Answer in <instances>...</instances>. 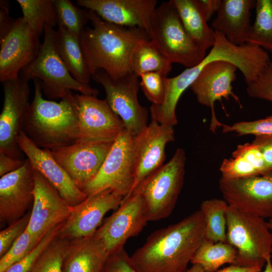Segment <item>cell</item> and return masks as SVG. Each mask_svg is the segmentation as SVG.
<instances>
[{"mask_svg":"<svg viewBox=\"0 0 272 272\" xmlns=\"http://www.w3.org/2000/svg\"><path fill=\"white\" fill-rule=\"evenodd\" d=\"M114 142L77 141L50 151L83 191L99 172Z\"/></svg>","mask_w":272,"mask_h":272,"instance_id":"8fae6325","label":"cell"},{"mask_svg":"<svg viewBox=\"0 0 272 272\" xmlns=\"http://www.w3.org/2000/svg\"><path fill=\"white\" fill-rule=\"evenodd\" d=\"M189 37L203 52L214 45L216 31L208 24L196 0H172Z\"/></svg>","mask_w":272,"mask_h":272,"instance_id":"cb8c5ba5","label":"cell"},{"mask_svg":"<svg viewBox=\"0 0 272 272\" xmlns=\"http://www.w3.org/2000/svg\"><path fill=\"white\" fill-rule=\"evenodd\" d=\"M22 17L38 35L46 26L53 28L57 25L53 0H17Z\"/></svg>","mask_w":272,"mask_h":272,"instance_id":"f1b7e54d","label":"cell"},{"mask_svg":"<svg viewBox=\"0 0 272 272\" xmlns=\"http://www.w3.org/2000/svg\"><path fill=\"white\" fill-rule=\"evenodd\" d=\"M101 272H139L123 248L110 254Z\"/></svg>","mask_w":272,"mask_h":272,"instance_id":"ab89813d","label":"cell"},{"mask_svg":"<svg viewBox=\"0 0 272 272\" xmlns=\"http://www.w3.org/2000/svg\"><path fill=\"white\" fill-rule=\"evenodd\" d=\"M255 18L246 43L272 52V0H257Z\"/></svg>","mask_w":272,"mask_h":272,"instance_id":"f546056e","label":"cell"},{"mask_svg":"<svg viewBox=\"0 0 272 272\" xmlns=\"http://www.w3.org/2000/svg\"><path fill=\"white\" fill-rule=\"evenodd\" d=\"M123 197L110 189L87 197L72 207L71 212L61 226L57 237L69 241L91 237L102 224L105 214L116 210Z\"/></svg>","mask_w":272,"mask_h":272,"instance_id":"5bb4252c","label":"cell"},{"mask_svg":"<svg viewBox=\"0 0 272 272\" xmlns=\"http://www.w3.org/2000/svg\"><path fill=\"white\" fill-rule=\"evenodd\" d=\"M252 142L257 145L268 170L272 172V135L256 136Z\"/></svg>","mask_w":272,"mask_h":272,"instance_id":"60d3db41","label":"cell"},{"mask_svg":"<svg viewBox=\"0 0 272 272\" xmlns=\"http://www.w3.org/2000/svg\"><path fill=\"white\" fill-rule=\"evenodd\" d=\"M205 239V223L199 210L152 232L130 258L139 272H186Z\"/></svg>","mask_w":272,"mask_h":272,"instance_id":"6da1fadb","label":"cell"},{"mask_svg":"<svg viewBox=\"0 0 272 272\" xmlns=\"http://www.w3.org/2000/svg\"><path fill=\"white\" fill-rule=\"evenodd\" d=\"M54 41L57 51L71 75L78 82L90 86L92 76L89 71L80 39L57 25Z\"/></svg>","mask_w":272,"mask_h":272,"instance_id":"d4e9b609","label":"cell"},{"mask_svg":"<svg viewBox=\"0 0 272 272\" xmlns=\"http://www.w3.org/2000/svg\"><path fill=\"white\" fill-rule=\"evenodd\" d=\"M166 77L156 72L148 73L140 76L141 87L152 104L158 105L163 102L166 93Z\"/></svg>","mask_w":272,"mask_h":272,"instance_id":"e575fe53","label":"cell"},{"mask_svg":"<svg viewBox=\"0 0 272 272\" xmlns=\"http://www.w3.org/2000/svg\"><path fill=\"white\" fill-rule=\"evenodd\" d=\"M237 250L228 242H213L206 239L190 263L201 266L204 272H215L225 264H235Z\"/></svg>","mask_w":272,"mask_h":272,"instance_id":"4316f807","label":"cell"},{"mask_svg":"<svg viewBox=\"0 0 272 272\" xmlns=\"http://www.w3.org/2000/svg\"><path fill=\"white\" fill-rule=\"evenodd\" d=\"M229 205L223 199L212 198L200 204L205 223V239L213 242H227L226 212Z\"/></svg>","mask_w":272,"mask_h":272,"instance_id":"83f0119b","label":"cell"},{"mask_svg":"<svg viewBox=\"0 0 272 272\" xmlns=\"http://www.w3.org/2000/svg\"><path fill=\"white\" fill-rule=\"evenodd\" d=\"M185 164V152L179 148L167 163L146 178L130 194L142 197L148 222L166 218L172 213L183 185Z\"/></svg>","mask_w":272,"mask_h":272,"instance_id":"5b68a950","label":"cell"},{"mask_svg":"<svg viewBox=\"0 0 272 272\" xmlns=\"http://www.w3.org/2000/svg\"><path fill=\"white\" fill-rule=\"evenodd\" d=\"M34 198L27 230L39 242L49 231L65 221L73 207L34 169Z\"/></svg>","mask_w":272,"mask_h":272,"instance_id":"e0dca14e","label":"cell"},{"mask_svg":"<svg viewBox=\"0 0 272 272\" xmlns=\"http://www.w3.org/2000/svg\"><path fill=\"white\" fill-rule=\"evenodd\" d=\"M0 81L16 79L37 56L41 48L39 35L22 17L0 38Z\"/></svg>","mask_w":272,"mask_h":272,"instance_id":"7c38bea8","label":"cell"},{"mask_svg":"<svg viewBox=\"0 0 272 272\" xmlns=\"http://www.w3.org/2000/svg\"><path fill=\"white\" fill-rule=\"evenodd\" d=\"M34 169L26 159L23 165L0 178V221L11 224L22 218L33 201Z\"/></svg>","mask_w":272,"mask_h":272,"instance_id":"ffe728a7","label":"cell"},{"mask_svg":"<svg viewBox=\"0 0 272 272\" xmlns=\"http://www.w3.org/2000/svg\"><path fill=\"white\" fill-rule=\"evenodd\" d=\"M186 272H204L203 268L198 264H192Z\"/></svg>","mask_w":272,"mask_h":272,"instance_id":"bcb514c9","label":"cell"},{"mask_svg":"<svg viewBox=\"0 0 272 272\" xmlns=\"http://www.w3.org/2000/svg\"><path fill=\"white\" fill-rule=\"evenodd\" d=\"M255 0H222L212 28L223 34L232 43H246L250 29L251 11Z\"/></svg>","mask_w":272,"mask_h":272,"instance_id":"7402d4cb","label":"cell"},{"mask_svg":"<svg viewBox=\"0 0 272 272\" xmlns=\"http://www.w3.org/2000/svg\"><path fill=\"white\" fill-rule=\"evenodd\" d=\"M267 223L270 230L272 232V218L268 219Z\"/></svg>","mask_w":272,"mask_h":272,"instance_id":"c3c4849f","label":"cell"},{"mask_svg":"<svg viewBox=\"0 0 272 272\" xmlns=\"http://www.w3.org/2000/svg\"><path fill=\"white\" fill-rule=\"evenodd\" d=\"M139 77L130 72L114 78L102 70L97 71L92 79L102 85L107 102L121 119L126 131L135 136L148 125L147 109L139 103Z\"/></svg>","mask_w":272,"mask_h":272,"instance_id":"9c48e42d","label":"cell"},{"mask_svg":"<svg viewBox=\"0 0 272 272\" xmlns=\"http://www.w3.org/2000/svg\"><path fill=\"white\" fill-rule=\"evenodd\" d=\"M110 254L94 235L70 241L63 272H101Z\"/></svg>","mask_w":272,"mask_h":272,"instance_id":"603a6c76","label":"cell"},{"mask_svg":"<svg viewBox=\"0 0 272 272\" xmlns=\"http://www.w3.org/2000/svg\"><path fill=\"white\" fill-rule=\"evenodd\" d=\"M134 137L125 129L117 137L99 172L83 190L87 197L108 189L123 199L129 195L134 182Z\"/></svg>","mask_w":272,"mask_h":272,"instance_id":"ba28073f","label":"cell"},{"mask_svg":"<svg viewBox=\"0 0 272 272\" xmlns=\"http://www.w3.org/2000/svg\"><path fill=\"white\" fill-rule=\"evenodd\" d=\"M232 156L240 157L256 170L258 175L270 173L257 145L253 142L239 145L233 152Z\"/></svg>","mask_w":272,"mask_h":272,"instance_id":"f35d334b","label":"cell"},{"mask_svg":"<svg viewBox=\"0 0 272 272\" xmlns=\"http://www.w3.org/2000/svg\"><path fill=\"white\" fill-rule=\"evenodd\" d=\"M18 143L33 168L49 181L70 206H75L87 197L55 160L50 150L37 146L23 131L19 135Z\"/></svg>","mask_w":272,"mask_h":272,"instance_id":"d6986e66","label":"cell"},{"mask_svg":"<svg viewBox=\"0 0 272 272\" xmlns=\"http://www.w3.org/2000/svg\"><path fill=\"white\" fill-rule=\"evenodd\" d=\"M148 222L142 197L132 194L103 220L94 236L111 254L124 248L126 241L139 234Z\"/></svg>","mask_w":272,"mask_h":272,"instance_id":"2e32d148","label":"cell"},{"mask_svg":"<svg viewBox=\"0 0 272 272\" xmlns=\"http://www.w3.org/2000/svg\"><path fill=\"white\" fill-rule=\"evenodd\" d=\"M174 139L173 126L160 124L153 119L134 137V182L130 194L142 181L163 164L166 146Z\"/></svg>","mask_w":272,"mask_h":272,"instance_id":"ac0fdd59","label":"cell"},{"mask_svg":"<svg viewBox=\"0 0 272 272\" xmlns=\"http://www.w3.org/2000/svg\"><path fill=\"white\" fill-rule=\"evenodd\" d=\"M262 267L259 266H245L235 264L217 270L215 272H261Z\"/></svg>","mask_w":272,"mask_h":272,"instance_id":"f6af8a7d","label":"cell"},{"mask_svg":"<svg viewBox=\"0 0 272 272\" xmlns=\"http://www.w3.org/2000/svg\"><path fill=\"white\" fill-rule=\"evenodd\" d=\"M88 11L92 27H86L80 42L91 76L99 70L114 78L131 72L134 50L142 41L151 40L147 32L140 28L107 22L95 12Z\"/></svg>","mask_w":272,"mask_h":272,"instance_id":"7a4b0ae2","label":"cell"},{"mask_svg":"<svg viewBox=\"0 0 272 272\" xmlns=\"http://www.w3.org/2000/svg\"><path fill=\"white\" fill-rule=\"evenodd\" d=\"M25 160L0 153V176L17 170L24 164Z\"/></svg>","mask_w":272,"mask_h":272,"instance_id":"b9f144b4","label":"cell"},{"mask_svg":"<svg viewBox=\"0 0 272 272\" xmlns=\"http://www.w3.org/2000/svg\"><path fill=\"white\" fill-rule=\"evenodd\" d=\"M62 224L49 231L29 253L10 266L4 272H30L40 254L57 236Z\"/></svg>","mask_w":272,"mask_h":272,"instance_id":"836d02e7","label":"cell"},{"mask_svg":"<svg viewBox=\"0 0 272 272\" xmlns=\"http://www.w3.org/2000/svg\"><path fill=\"white\" fill-rule=\"evenodd\" d=\"M246 91L251 97L272 102V61L254 81L247 85Z\"/></svg>","mask_w":272,"mask_h":272,"instance_id":"8d00e7d4","label":"cell"},{"mask_svg":"<svg viewBox=\"0 0 272 272\" xmlns=\"http://www.w3.org/2000/svg\"><path fill=\"white\" fill-rule=\"evenodd\" d=\"M151 41L172 63L190 68L206 56L186 32L172 0L156 8L151 21Z\"/></svg>","mask_w":272,"mask_h":272,"instance_id":"52a82bcc","label":"cell"},{"mask_svg":"<svg viewBox=\"0 0 272 272\" xmlns=\"http://www.w3.org/2000/svg\"><path fill=\"white\" fill-rule=\"evenodd\" d=\"M75 95L78 110L77 141H115L125 129L123 122L105 99L93 95Z\"/></svg>","mask_w":272,"mask_h":272,"instance_id":"9a60e30c","label":"cell"},{"mask_svg":"<svg viewBox=\"0 0 272 272\" xmlns=\"http://www.w3.org/2000/svg\"><path fill=\"white\" fill-rule=\"evenodd\" d=\"M70 242L57 236L40 254L30 272H63Z\"/></svg>","mask_w":272,"mask_h":272,"instance_id":"1f68e13d","label":"cell"},{"mask_svg":"<svg viewBox=\"0 0 272 272\" xmlns=\"http://www.w3.org/2000/svg\"><path fill=\"white\" fill-rule=\"evenodd\" d=\"M39 242L26 229L14 242L7 252L1 257L0 272H4L12 264L22 259Z\"/></svg>","mask_w":272,"mask_h":272,"instance_id":"d6a6232c","label":"cell"},{"mask_svg":"<svg viewBox=\"0 0 272 272\" xmlns=\"http://www.w3.org/2000/svg\"><path fill=\"white\" fill-rule=\"evenodd\" d=\"M219 186L229 205L264 219L272 218V172L237 179L221 177Z\"/></svg>","mask_w":272,"mask_h":272,"instance_id":"4fadbf2b","label":"cell"},{"mask_svg":"<svg viewBox=\"0 0 272 272\" xmlns=\"http://www.w3.org/2000/svg\"><path fill=\"white\" fill-rule=\"evenodd\" d=\"M223 132H234L239 136L272 135V115L253 121H240L232 125L224 124Z\"/></svg>","mask_w":272,"mask_h":272,"instance_id":"d590c367","label":"cell"},{"mask_svg":"<svg viewBox=\"0 0 272 272\" xmlns=\"http://www.w3.org/2000/svg\"><path fill=\"white\" fill-rule=\"evenodd\" d=\"M226 220L227 242L237 252L235 264L263 267L272 253V232L267 221L230 205Z\"/></svg>","mask_w":272,"mask_h":272,"instance_id":"8992f818","label":"cell"},{"mask_svg":"<svg viewBox=\"0 0 272 272\" xmlns=\"http://www.w3.org/2000/svg\"><path fill=\"white\" fill-rule=\"evenodd\" d=\"M54 33L50 26L45 27L37 56L21 72L19 77L28 82L39 80L42 92L51 100L62 99L72 93V90L97 96L98 89L80 83L71 75L57 51Z\"/></svg>","mask_w":272,"mask_h":272,"instance_id":"277c9868","label":"cell"},{"mask_svg":"<svg viewBox=\"0 0 272 272\" xmlns=\"http://www.w3.org/2000/svg\"><path fill=\"white\" fill-rule=\"evenodd\" d=\"M261 272H272V262L271 259H268L265 264L263 271Z\"/></svg>","mask_w":272,"mask_h":272,"instance_id":"7dc6e473","label":"cell"},{"mask_svg":"<svg viewBox=\"0 0 272 272\" xmlns=\"http://www.w3.org/2000/svg\"><path fill=\"white\" fill-rule=\"evenodd\" d=\"M28 81L20 77L2 83L4 101L0 114V153L20 158L18 138L29 108Z\"/></svg>","mask_w":272,"mask_h":272,"instance_id":"30bf717a","label":"cell"},{"mask_svg":"<svg viewBox=\"0 0 272 272\" xmlns=\"http://www.w3.org/2000/svg\"><path fill=\"white\" fill-rule=\"evenodd\" d=\"M30 212L10 224L0 232V256L10 249L14 242L25 231L28 225Z\"/></svg>","mask_w":272,"mask_h":272,"instance_id":"74e56055","label":"cell"},{"mask_svg":"<svg viewBox=\"0 0 272 272\" xmlns=\"http://www.w3.org/2000/svg\"><path fill=\"white\" fill-rule=\"evenodd\" d=\"M33 81L34 94L23 131L42 149L51 150L75 143L78 138V110L75 94H69L59 102L46 100L39 80Z\"/></svg>","mask_w":272,"mask_h":272,"instance_id":"3957f363","label":"cell"},{"mask_svg":"<svg viewBox=\"0 0 272 272\" xmlns=\"http://www.w3.org/2000/svg\"><path fill=\"white\" fill-rule=\"evenodd\" d=\"M171 70L172 63L151 40L142 41L133 52L130 71L139 78L142 74L152 72L159 73L167 77Z\"/></svg>","mask_w":272,"mask_h":272,"instance_id":"484cf974","label":"cell"},{"mask_svg":"<svg viewBox=\"0 0 272 272\" xmlns=\"http://www.w3.org/2000/svg\"><path fill=\"white\" fill-rule=\"evenodd\" d=\"M57 25L80 39L89 21L88 11L75 6L69 0H53Z\"/></svg>","mask_w":272,"mask_h":272,"instance_id":"4dcf8cb0","label":"cell"},{"mask_svg":"<svg viewBox=\"0 0 272 272\" xmlns=\"http://www.w3.org/2000/svg\"><path fill=\"white\" fill-rule=\"evenodd\" d=\"M0 11V38L4 37L13 26L15 19H12L9 15V9L6 3L1 2Z\"/></svg>","mask_w":272,"mask_h":272,"instance_id":"7bdbcfd3","label":"cell"},{"mask_svg":"<svg viewBox=\"0 0 272 272\" xmlns=\"http://www.w3.org/2000/svg\"><path fill=\"white\" fill-rule=\"evenodd\" d=\"M78 6L95 12L107 22L145 30L150 36L156 0H77Z\"/></svg>","mask_w":272,"mask_h":272,"instance_id":"44dd1931","label":"cell"},{"mask_svg":"<svg viewBox=\"0 0 272 272\" xmlns=\"http://www.w3.org/2000/svg\"><path fill=\"white\" fill-rule=\"evenodd\" d=\"M207 21L217 12L221 6V0H196Z\"/></svg>","mask_w":272,"mask_h":272,"instance_id":"ee69618b","label":"cell"}]
</instances>
